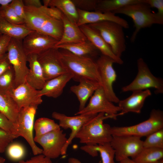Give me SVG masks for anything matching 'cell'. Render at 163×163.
<instances>
[{
  "label": "cell",
  "instance_id": "6",
  "mask_svg": "<svg viewBox=\"0 0 163 163\" xmlns=\"http://www.w3.org/2000/svg\"><path fill=\"white\" fill-rule=\"evenodd\" d=\"M162 128L163 112L159 109H153L147 120L132 126L111 127V132L112 135H129L141 138Z\"/></svg>",
  "mask_w": 163,
  "mask_h": 163
},
{
  "label": "cell",
  "instance_id": "11",
  "mask_svg": "<svg viewBox=\"0 0 163 163\" xmlns=\"http://www.w3.org/2000/svg\"><path fill=\"white\" fill-rule=\"evenodd\" d=\"M119 112H120L119 107L109 100L101 86L94 91L87 105L75 115L104 113L108 115H121Z\"/></svg>",
  "mask_w": 163,
  "mask_h": 163
},
{
  "label": "cell",
  "instance_id": "5",
  "mask_svg": "<svg viewBox=\"0 0 163 163\" xmlns=\"http://www.w3.org/2000/svg\"><path fill=\"white\" fill-rule=\"evenodd\" d=\"M88 25L96 30L110 47L114 54L121 58L126 48L123 27L118 23L110 21Z\"/></svg>",
  "mask_w": 163,
  "mask_h": 163
},
{
  "label": "cell",
  "instance_id": "16",
  "mask_svg": "<svg viewBox=\"0 0 163 163\" xmlns=\"http://www.w3.org/2000/svg\"><path fill=\"white\" fill-rule=\"evenodd\" d=\"M58 42L53 37L33 30L22 40V45L27 54L38 55L54 47Z\"/></svg>",
  "mask_w": 163,
  "mask_h": 163
},
{
  "label": "cell",
  "instance_id": "1",
  "mask_svg": "<svg viewBox=\"0 0 163 163\" xmlns=\"http://www.w3.org/2000/svg\"><path fill=\"white\" fill-rule=\"evenodd\" d=\"M60 57L64 68L68 73L72 75V79L74 80L79 82L81 79H87L101 85L96 62L91 58L76 55L62 50L60 51Z\"/></svg>",
  "mask_w": 163,
  "mask_h": 163
},
{
  "label": "cell",
  "instance_id": "41",
  "mask_svg": "<svg viewBox=\"0 0 163 163\" xmlns=\"http://www.w3.org/2000/svg\"><path fill=\"white\" fill-rule=\"evenodd\" d=\"M143 1L150 8H156L158 11L157 14L160 18L163 19V0H143Z\"/></svg>",
  "mask_w": 163,
  "mask_h": 163
},
{
  "label": "cell",
  "instance_id": "12",
  "mask_svg": "<svg viewBox=\"0 0 163 163\" xmlns=\"http://www.w3.org/2000/svg\"><path fill=\"white\" fill-rule=\"evenodd\" d=\"M67 139L66 134L61 129L34 137V142L43 148L42 154L50 159L56 158L61 155Z\"/></svg>",
  "mask_w": 163,
  "mask_h": 163
},
{
  "label": "cell",
  "instance_id": "13",
  "mask_svg": "<svg viewBox=\"0 0 163 163\" xmlns=\"http://www.w3.org/2000/svg\"><path fill=\"white\" fill-rule=\"evenodd\" d=\"M101 87L109 100L112 102L118 103L120 101L114 92L113 84L117 78V74L113 65L115 62L111 58L101 55L97 62Z\"/></svg>",
  "mask_w": 163,
  "mask_h": 163
},
{
  "label": "cell",
  "instance_id": "35",
  "mask_svg": "<svg viewBox=\"0 0 163 163\" xmlns=\"http://www.w3.org/2000/svg\"><path fill=\"white\" fill-rule=\"evenodd\" d=\"M146 137L143 141V148L163 149V128L152 133Z\"/></svg>",
  "mask_w": 163,
  "mask_h": 163
},
{
  "label": "cell",
  "instance_id": "20",
  "mask_svg": "<svg viewBox=\"0 0 163 163\" xmlns=\"http://www.w3.org/2000/svg\"><path fill=\"white\" fill-rule=\"evenodd\" d=\"M132 92L129 97L118 103L121 115L129 112L140 113L146 98L151 95L149 89Z\"/></svg>",
  "mask_w": 163,
  "mask_h": 163
},
{
  "label": "cell",
  "instance_id": "17",
  "mask_svg": "<svg viewBox=\"0 0 163 163\" xmlns=\"http://www.w3.org/2000/svg\"><path fill=\"white\" fill-rule=\"evenodd\" d=\"M17 106L19 110L22 108L37 105L43 102L42 97L36 90L26 82L13 89L8 94Z\"/></svg>",
  "mask_w": 163,
  "mask_h": 163
},
{
  "label": "cell",
  "instance_id": "43",
  "mask_svg": "<svg viewBox=\"0 0 163 163\" xmlns=\"http://www.w3.org/2000/svg\"><path fill=\"white\" fill-rule=\"evenodd\" d=\"M11 38V37L5 34H3L0 38V57L7 52Z\"/></svg>",
  "mask_w": 163,
  "mask_h": 163
},
{
  "label": "cell",
  "instance_id": "42",
  "mask_svg": "<svg viewBox=\"0 0 163 163\" xmlns=\"http://www.w3.org/2000/svg\"><path fill=\"white\" fill-rule=\"evenodd\" d=\"M18 163H53L51 159L45 156L43 154L35 155L30 159L18 161Z\"/></svg>",
  "mask_w": 163,
  "mask_h": 163
},
{
  "label": "cell",
  "instance_id": "8",
  "mask_svg": "<svg viewBox=\"0 0 163 163\" xmlns=\"http://www.w3.org/2000/svg\"><path fill=\"white\" fill-rule=\"evenodd\" d=\"M8 57L15 73L14 88L25 82L29 71L27 55L23 46L22 40L11 38L8 46Z\"/></svg>",
  "mask_w": 163,
  "mask_h": 163
},
{
  "label": "cell",
  "instance_id": "30",
  "mask_svg": "<svg viewBox=\"0 0 163 163\" xmlns=\"http://www.w3.org/2000/svg\"><path fill=\"white\" fill-rule=\"evenodd\" d=\"M19 112L17 106L9 96L3 95L0 94V112L15 124Z\"/></svg>",
  "mask_w": 163,
  "mask_h": 163
},
{
  "label": "cell",
  "instance_id": "34",
  "mask_svg": "<svg viewBox=\"0 0 163 163\" xmlns=\"http://www.w3.org/2000/svg\"><path fill=\"white\" fill-rule=\"evenodd\" d=\"M5 151L8 158L13 161L22 160L26 155V150L24 146L18 142H12L6 148Z\"/></svg>",
  "mask_w": 163,
  "mask_h": 163
},
{
  "label": "cell",
  "instance_id": "25",
  "mask_svg": "<svg viewBox=\"0 0 163 163\" xmlns=\"http://www.w3.org/2000/svg\"><path fill=\"white\" fill-rule=\"evenodd\" d=\"M43 5L58 9L71 22L77 24L79 15L77 8L72 0H44Z\"/></svg>",
  "mask_w": 163,
  "mask_h": 163
},
{
  "label": "cell",
  "instance_id": "45",
  "mask_svg": "<svg viewBox=\"0 0 163 163\" xmlns=\"http://www.w3.org/2000/svg\"><path fill=\"white\" fill-rule=\"evenodd\" d=\"M23 1L25 6L39 8L43 5L39 0H24Z\"/></svg>",
  "mask_w": 163,
  "mask_h": 163
},
{
  "label": "cell",
  "instance_id": "9",
  "mask_svg": "<svg viewBox=\"0 0 163 163\" xmlns=\"http://www.w3.org/2000/svg\"><path fill=\"white\" fill-rule=\"evenodd\" d=\"M38 106L32 105L20 109L15 123L18 137L24 138L35 155L42 154L43 151L36 145L33 137L34 120Z\"/></svg>",
  "mask_w": 163,
  "mask_h": 163
},
{
  "label": "cell",
  "instance_id": "51",
  "mask_svg": "<svg viewBox=\"0 0 163 163\" xmlns=\"http://www.w3.org/2000/svg\"><path fill=\"white\" fill-rule=\"evenodd\" d=\"M2 34L0 32V38H1V37H2Z\"/></svg>",
  "mask_w": 163,
  "mask_h": 163
},
{
  "label": "cell",
  "instance_id": "32",
  "mask_svg": "<svg viewBox=\"0 0 163 163\" xmlns=\"http://www.w3.org/2000/svg\"><path fill=\"white\" fill-rule=\"evenodd\" d=\"M34 129L36 136L61 129L59 124L56 123L54 120L46 117H41L37 120L34 124Z\"/></svg>",
  "mask_w": 163,
  "mask_h": 163
},
{
  "label": "cell",
  "instance_id": "4",
  "mask_svg": "<svg viewBox=\"0 0 163 163\" xmlns=\"http://www.w3.org/2000/svg\"><path fill=\"white\" fill-rule=\"evenodd\" d=\"M148 5L144 2L130 5L116 10L112 12L125 15L131 18L134 25L135 29L130 40L134 42L137 35L142 28L149 27L154 24H162L163 19L156 13L153 12Z\"/></svg>",
  "mask_w": 163,
  "mask_h": 163
},
{
  "label": "cell",
  "instance_id": "10",
  "mask_svg": "<svg viewBox=\"0 0 163 163\" xmlns=\"http://www.w3.org/2000/svg\"><path fill=\"white\" fill-rule=\"evenodd\" d=\"M143 141L139 137L129 135H112L110 144L115 151V158L122 159L136 156L143 148Z\"/></svg>",
  "mask_w": 163,
  "mask_h": 163
},
{
  "label": "cell",
  "instance_id": "21",
  "mask_svg": "<svg viewBox=\"0 0 163 163\" xmlns=\"http://www.w3.org/2000/svg\"><path fill=\"white\" fill-rule=\"evenodd\" d=\"M27 62L29 63V68L25 82L35 89L40 90L43 87L46 81L37 59V55H27Z\"/></svg>",
  "mask_w": 163,
  "mask_h": 163
},
{
  "label": "cell",
  "instance_id": "14",
  "mask_svg": "<svg viewBox=\"0 0 163 163\" xmlns=\"http://www.w3.org/2000/svg\"><path fill=\"white\" fill-rule=\"evenodd\" d=\"M37 56L46 81L68 73L61 62L59 49L53 47Z\"/></svg>",
  "mask_w": 163,
  "mask_h": 163
},
{
  "label": "cell",
  "instance_id": "50",
  "mask_svg": "<svg viewBox=\"0 0 163 163\" xmlns=\"http://www.w3.org/2000/svg\"><path fill=\"white\" fill-rule=\"evenodd\" d=\"M156 163H163V158L160 160Z\"/></svg>",
  "mask_w": 163,
  "mask_h": 163
},
{
  "label": "cell",
  "instance_id": "52",
  "mask_svg": "<svg viewBox=\"0 0 163 163\" xmlns=\"http://www.w3.org/2000/svg\"><path fill=\"white\" fill-rule=\"evenodd\" d=\"M117 163H120V162H118Z\"/></svg>",
  "mask_w": 163,
  "mask_h": 163
},
{
  "label": "cell",
  "instance_id": "18",
  "mask_svg": "<svg viewBox=\"0 0 163 163\" xmlns=\"http://www.w3.org/2000/svg\"><path fill=\"white\" fill-rule=\"evenodd\" d=\"M79 18L77 25L79 27L84 25L94 24L104 21L116 22L123 28H128L129 24L125 19L112 12L102 13L96 11H87L77 8Z\"/></svg>",
  "mask_w": 163,
  "mask_h": 163
},
{
  "label": "cell",
  "instance_id": "26",
  "mask_svg": "<svg viewBox=\"0 0 163 163\" xmlns=\"http://www.w3.org/2000/svg\"><path fill=\"white\" fill-rule=\"evenodd\" d=\"M80 149L93 157H96L99 152L101 159V163H116L114 158L115 151L110 143L101 145H85Z\"/></svg>",
  "mask_w": 163,
  "mask_h": 163
},
{
  "label": "cell",
  "instance_id": "39",
  "mask_svg": "<svg viewBox=\"0 0 163 163\" xmlns=\"http://www.w3.org/2000/svg\"><path fill=\"white\" fill-rule=\"evenodd\" d=\"M77 8L87 11H95L97 0H72Z\"/></svg>",
  "mask_w": 163,
  "mask_h": 163
},
{
  "label": "cell",
  "instance_id": "36",
  "mask_svg": "<svg viewBox=\"0 0 163 163\" xmlns=\"http://www.w3.org/2000/svg\"><path fill=\"white\" fill-rule=\"evenodd\" d=\"M0 14L4 18L10 23L17 25H24V20L16 13L10 5L0 6Z\"/></svg>",
  "mask_w": 163,
  "mask_h": 163
},
{
  "label": "cell",
  "instance_id": "47",
  "mask_svg": "<svg viewBox=\"0 0 163 163\" xmlns=\"http://www.w3.org/2000/svg\"><path fill=\"white\" fill-rule=\"evenodd\" d=\"M68 162L69 163H82L78 159L73 157L69 158Z\"/></svg>",
  "mask_w": 163,
  "mask_h": 163
},
{
  "label": "cell",
  "instance_id": "19",
  "mask_svg": "<svg viewBox=\"0 0 163 163\" xmlns=\"http://www.w3.org/2000/svg\"><path fill=\"white\" fill-rule=\"evenodd\" d=\"M79 27L87 40L101 53L102 55L112 59L115 63L120 65L123 63L121 58L117 57L114 54L110 47L96 30L88 24L82 25Z\"/></svg>",
  "mask_w": 163,
  "mask_h": 163
},
{
  "label": "cell",
  "instance_id": "7",
  "mask_svg": "<svg viewBox=\"0 0 163 163\" xmlns=\"http://www.w3.org/2000/svg\"><path fill=\"white\" fill-rule=\"evenodd\" d=\"M138 72L133 81L122 88L123 92L144 90L153 88L156 94L163 93V81L152 73L147 65L142 58L137 60Z\"/></svg>",
  "mask_w": 163,
  "mask_h": 163
},
{
  "label": "cell",
  "instance_id": "48",
  "mask_svg": "<svg viewBox=\"0 0 163 163\" xmlns=\"http://www.w3.org/2000/svg\"><path fill=\"white\" fill-rule=\"evenodd\" d=\"M11 1L12 0H0V5L2 6L7 5L9 4Z\"/></svg>",
  "mask_w": 163,
  "mask_h": 163
},
{
  "label": "cell",
  "instance_id": "46",
  "mask_svg": "<svg viewBox=\"0 0 163 163\" xmlns=\"http://www.w3.org/2000/svg\"><path fill=\"white\" fill-rule=\"evenodd\" d=\"M120 163H137L129 158H123L119 161Z\"/></svg>",
  "mask_w": 163,
  "mask_h": 163
},
{
  "label": "cell",
  "instance_id": "33",
  "mask_svg": "<svg viewBox=\"0 0 163 163\" xmlns=\"http://www.w3.org/2000/svg\"><path fill=\"white\" fill-rule=\"evenodd\" d=\"M15 79V73L12 66L0 76V94L8 95L14 88Z\"/></svg>",
  "mask_w": 163,
  "mask_h": 163
},
{
  "label": "cell",
  "instance_id": "37",
  "mask_svg": "<svg viewBox=\"0 0 163 163\" xmlns=\"http://www.w3.org/2000/svg\"><path fill=\"white\" fill-rule=\"evenodd\" d=\"M0 128L18 137L15 124L13 123L4 114L0 112Z\"/></svg>",
  "mask_w": 163,
  "mask_h": 163
},
{
  "label": "cell",
  "instance_id": "44",
  "mask_svg": "<svg viewBox=\"0 0 163 163\" xmlns=\"http://www.w3.org/2000/svg\"><path fill=\"white\" fill-rule=\"evenodd\" d=\"M11 66L7 52L0 57V76Z\"/></svg>",
  "mask_w": 163,
  "mask_h": 163
},
{
  "label": "cell",
  "instance_id": "22",
  "mask_svg": "<svg viewBox=\"0 0 163 163\" xmlns=\"http://www.w3.org/2000/svg\"><path fill=\"white\" fill-rule=\"evenodd\" d=\"M62 21L63 25V33L61 39L55 46L82 43L88 40L79 27L70 22L63 14Z\"/></svg>",
  "mask_w": 163,
  "mask_h": 163
},
{
  "label": "cell",
  "instance_id": "49",
  "mask_svg": "<svg viewBox=\"0 0 163 163\" xmlns=\"http://www.w3.org/2000/svg\"><path fill=\"white\" fill-rule=\"evenodd\" d=\"M5 159L4 158L0 156V163H5Z\"/></svg>",
  "mask_w": 163,
  "mask_h": 163
},
{
  "label": "cell",
  "instance_id": "28",
  "mask_svg": "<svg viewBox=\"0 0 163 163\" xmlns=\"http://www.w3.org/2000/svg\"><path fill=\"white\" fill-rule=\"evenodd\" d=\"M54 47L67 50L77 56H86L88 54L96 56L98 50L88 40L80 43L59 45Z\"/></svg>",
  "mask_w": 163,
  "mask_h": 163
},
{
  "label": "cell",
  "instance_id": "31",
  "mask_svg": "<svg viewBox=\"0 0 163 163\" xmlns=\"http://www.w3.org/2000/svg\"><path fill=\"white\" fill-rule=\"evenodd\" d=\"M163 158V149L143 148L135 158L132 159L137 163H156Z\"/></svg>",
  "mask_w": 163,
  "mask_h": 163
},
{
  "label": "cell",
  "instance_id": "29",
  "mask_svg": "<svg viewBox=\"0 0 163 163\" xmlns=\"http://www.w3.org/2000/svg\"><path fill=\"white\" fill-rule=\"evenodd\" d=\"M143 0H97L95 11L102 13L112 12L130 5L136 4Z\"/></svg>",
  "mask_w": 163,
  "mask_h": 163
},
{
  "label": "cell",
  "instance_id": "2",
  "mask_svg": "<svg viewBox=\"0 0 163 163\" xmlns=\"http://www.w3.org/2000/svg\"><path fill=\"white\" fill-rule=\"evenodd\" d=\"M117 115H110L100 113L85 123L81 127L76 137L80 142L85 145H101L110 143L112 135L111 127L104 121L108 119H116Z\"/></svg>",
  "mask_w": 163,
  "mask_h": 163
},
{
  "label": "cell",
  "instance_id": "23",
  "mask_svg": "<svg viewBox=\"0 0 163 163\" xmlns=\"http://www.w3.org/2000/svg\"><path fill=\"white\" fill-rule=\"evenodd\" d=\"M72 78L71 74L67 73L46 81L42 89L39 90V95L54 98L58 97L62 94L67 83Z\"/></svg>",
  "mask_w": 163,
  "mask_h": 163
},
{
  "label": "cell",
  "instance_id": "38",
  "mask_svg": "<svg viewBox=\"0 0 163 163\" xmlns=\"http://www.w3.org/2000/svg\"><path fill=\"white\" fill-rule=\"evenodd\" d=\"M16 138L14 135L0 128V153L5 152L8 145Z\"/></svg>",
  "mask_w": 163,
  "mask_h": 163
},
{
  "label": "cell",
  "instance_id": "24",
  "mask_svg": "<svg viewBox=\"0 0 163 163\" xmlns=\"http://www.w3.org/2000/svg\"><path fill=\"white\" fill-rule=\"evenodd\" d=\"M79 84L71 87L70 89L76 96L79 103L78 111L82 110L86 106L88 99L94 91L101 86L97 82L87 79H82Z\"/></svg>",
  "mask_w": 163,
  "mask_h": 163
},
{
  "label": "cell",
  "instance_id": "3",
  "mask_svg": "<svg viewBox=\"0 0 163 163\" xmlns=\"http://www.w3.org/2000/svg\"><path fill=\"white\" fill-rule=\"evenodd\" d=\"M24 25L30 30L49 36L58 41L63 31L62 20L51 17L40 8L24 7Z\"/></svg>",
  "mask_w": 163,
  "mask_h": 163
},
{
  "label": "cell",
  "instance_id": "15",
  "mask_svg": "<svg viewBox=\"0 0 163 163\" xmlns=\"http://www.w3.org/2000/svg\"><path fill=\"white\" fill-rule=\"evenodd\" d=\"M97 114H80L70 117L57 112L52 113V117L58 120L59 125L60 127L65 129L69 128L71 131L69 137L67 138L62 149L61 155L66 154L69 146L71 143L73 139L76 137L82 126Z\"/></svg>",
  "mask_w": 163,
  "mask_h": 163
},
{
  "label": "cell",
  "instance_id": "40",
  "mask_svg": "<svg viewBox=\"0 0 163 163\" xmlns=\"http://www.w3.org/2000/svg\"><path fill=\"white\" fill-rule=\"evenodd\" d=\"M9 4L17 14L24 21L25 18V5L23 0H12Z\"/></svg>",
  "mask_w": 163,
  "mask_h": 163
},
{
  "label": "cell",
  "instance_id": "27",
  "mask_svg": "<svg viewBox=\"0 0 163 163\" xmlns=\"http://www.w3.org/2000/svg\"><path fill=\"white\" fill-rule=\"evenodd\" d=\"M33 30L24 25L13 24L7 21L0 14V32L11 38L23 39Z\"/></svg>",
  "mask_w": 163,
  "mask_h": 163
}]
</instances>
